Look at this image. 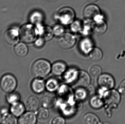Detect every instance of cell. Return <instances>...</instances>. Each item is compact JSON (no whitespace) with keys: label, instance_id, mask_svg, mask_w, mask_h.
<instances>
[{"label":"cell","instance_id":"d6986e66","mask_svg":"<svg viewBox=\"0 0 125 124\" xmlns=\"http://www.w3.org/2000/svg\"><path fill=\"white\" fill-rule=\"evenodd\" d=\"M10 110L14 116H19L22 115L24 112L25 107L22 103L18 102L12 104Z\"/></svg>","mask_w":125,"mask_h":124},{"label":"cell","instance_id":"f546056e","mask_svg":"<svg viewBox=\"0 0 125 124\" xmlns=\"http://www.w3.org/2000/svg\"><path fill=\"white\" fill-rule=\"evenodd\" d=\"M1 121L3 124H15L16 123V121L14 117L11 115L4 116Z\"/></svg>","mask_w":125,"mask_h":124},{"label":"cell","instance_id":"5bb4252c","mask_svg":"<svg viewBox=\"0 0 125 124\" xmlns=\"http://www.w3.org/2000/svg\"><path fill=\"white\" fill-rule=\"evenodd\" d=\"M45 84L43 80L36 79L32 81L31 88L35 93L40 94L44 91L45 89Z\"/></svg>","mask_w":125,"mask_h":124},{"label":"cell","instance_id":"cb8c5ba5","mask_svg":"<svg viewBox=\"0 0 125 124\" xmlns=\"http://www.w3.org/2000/svg\"><path fill=\"white\" fill-rule=\"evenodd\" d=\"M59 83L58 81L54 79H50L47 81L45 87L50 92H53L58 89Z\"/></svg>","mask_w":125,"mask_h":124},{"label":"cell","instance_id":"f1b7e54d","mask_svg":"<svg viewBox=\"0 0 125 124\" xmlns=\"http://www.w3.org/2000/svg\"><path fill=\"white\" fill-rule=\"evenodd\" d=\"M42 14L39 12H36L31 14L30 19L31 22L35 24L39 23L42 20Z\"/></svg>","mask_w":125,"mask_h":124},{"label":"cell","instance_id":"9c48e42d","mask_svg":"<svg viewBox=\"0 0 125 124\" xmlns=\"http://www.w3.org/2000/svg\"><path fill=\"white\" fill-rule=\"evenodd\" d=\"M104 99L108 105H116L120 102V97L117 91L112 90L105 93Z\"/></svg>","mask_w":125,"mask_h":124},{"label":"cell","instance_id":"d6a6232c","mask_svg":"<svg viewBox=\"0 0 125 124\" xmlns=\"http://www.w3.org/2000/svg\"><path fill=\"white\" fill-rule=\"evenodd\" d=\"M119 91L121 94L125 96V80L123 81L120 85Z\"/></svg>","mask_w":125,"mask_h":124},{"label":"cell","instance_id":"83f0119b","mask_svg":"<svg viewBox=\"0 0 125 124\" xmlns=\"http://www.w3.org/2000/svg\"><path fill=\"white\" fill-rule=\"evenodd\" d=\"M88 96L86 90L81 87L76 90L75 92V96L76 98L81 100L84 99Z\"/></svg>","mask_w":125,"mask_h":124},{"label":"cell","instance_id":"9a60e30c","mask_svg":"<svg viewBox=\"0 0 125 124\" xmlns=\"http://www.w3.org/2000/svg\"><path fill=\"white\" fill-rule=\"evenodd\" d=\"M107 28V25L103 19L95 21L93 27V29L95 33L98 35H101L105 33Z\"/></svg>","mask_w":125,"mask_h":124},{"label":"cell","instance_id":"d4e9b609","mask_svg":"<svg viewBox=\"0 0 125 124\" xmlns=\"http://www.w3.org/2000/svg\"><path fill=\"white\" fill-rule=\"evenodd\" d=\"M90 104L92 107L98 109L101 107L103 105V101L100 97L94 96L90 100Z\"/></svg>","mask_w":125,"mask_h":124},{"label":"cell","instance_id":"ac0fdd59","mask_svg":"<svg viewBox=\"0 0 125 124\" xmlns=\"http://www.w3.org/2000/svg\"><path fill=\"white\" fill-rule=\"evenodd\" d=\"M14 52L16 55L20 57H25L28 53V47L22 43H19L14 47Z\"/></svg>","mask_w":125,"mask_h":124},{"label":"cell","instance_id":"836d02e7","mask_svg":"<svg viewBox=\"0 0 125 124\" xmlns=\"http://www.w3.org/2000/svg\"><path fill=\"white\" fill-rule=\"evenodd\" d=\"M44 43V40L42 38L38 39L35 42V45L38 47H42Z\"/></svg>","mask_w":125,"mask_h":124},{"label":"cell","instance_id":"277c9868","mask_svg":"<svg viewBox=\"0 0 125 124\" xmlns=\"http://www.w3.org/2000/svg\"><path fill=\"white\" fill-rule=\"evenodd\" d=\"M83 15L86 19H94L95 20L103 19V17L100 15L99 7L96 5L91 4L85 7L83 11Z\"/></svg>","mask_w":125,"mask_h":124},{"label":"cell","instance_id":"7a4b0ae2","mask_svg":"<svg viewBox=\"0 0 125 124\" xmlns=\"http://www.w3.org/2000/svg\"><path fill=\"white\" fill-rule=\"evenodd\" d=\"M36 29L31 25H25L20 31V36L21 40L26 43H32L36 40Z\"/></svg>","mask_w":125,"mask_h":124},{"label":"cell","instance_id":"ba28073f","mask_svg":"<svg viewBox=\"0 0 125 124\" xmlns=\"http://www.w3.org/2000/svg\"><path fill=\"white\" fill-rule=\"evenodd\" d=\"M19 36L20 34L17 30L14 28H11L5 32L4 38L7 43L14 45L18 42Z\"/></svg>","mask_w":125,"mask_h":124},{"label":"cell","instance_id":"e575fe53","mask_svg":"<svg viewBox=\"0 0 125 124\" xmlns=\"http://www.w3.org/2000/svg\"><path fill=\"white\" fill-rule=\"evenodd\" d=\"M87 92L88 96H91L94 93V89L93 86H87L86 89Z\"/></svg>","mask_w":125,"mask_h":124},{"label":"cell","instance_id":"4dcf8cb0","mask_svg":"<svg viewBox=\"0 0 125 124\" xmlns=\"http://www.w3.org/2000/svg\"><path fill=\"white\" fill-rule=\"evenodd\" d=\"M64 28L61 25H56L54 28L53 32L56 35H61L64 32Z\"/></svg>","mask_w":125,"mask_h":124},{"label":"cell","instance_id":"5b68a950","mask_svg":"<svg viewBox=\"0 0 125 124\" xmlns=\"http://www.w3.org/2000/svg\"><path fill=\"white\" fill-rule=\"evenodd\" d=\"M98 84L99 86L104 90L111 89L115 86V80L111 75L104 74L99 76Z\"/></svg>","mask_w":125,"mask_h":124},{"label":"cell","instance_id":"8fae6325","mask_svg":"<svg viewBox=\"0 0 125 124\" xmlns=\"http://www.w3.org/2000/svg\"><path fill=\"white\" fill-rule=\"evenodd\" d=\"M56 101V98L53 93L51 92H46L42 97V105L45 108H51L55 105Z\"/></svg>","mask_w":125,"mask_h":124},{"label":"cell","instance_id":"1f68e13d","mask_svg":"<svg viewBox=\"0 0 125 124\" xmlns=\"http://www.w3.org/2000/svg\"><path fill=\"white\" fill-rule=\"evenodd\" d=\"M65 123L64 119L61 117H57L55 118L52 121L53 124H64Z\"/></svg>","mask_w":125,"mask_h":124},{"label":"cell","instance_id":"30bf717a","mask_svg":"<svg viewBox=\"0 0 125 124\" xmlns=\"http://www.w3.org/2000/svg\"><path fill=\"white\" fill-rule=\"evenodd\" d=\"M76 86L81 87H86L90 83V78L88 74L84 71H78L75 79Z\"/></svg>","mask_w":125,"mask_h":124},{"label":"cell","instance_id":"603a6c76","mask_svg":"<svg viewBox=\"0 0 125 124\" xmlns=\"http://www.w3.org/2000/svg\"><path fill=\"white\" fill-rule=\"evenodd\" d=\"M49 116V113L47 108H40L37 112V118L39 122H41L46 121Z\"/></svg>","mask_w":125,"mask_h":124},{"label":"cell","instance_id":"2e32d148","mask_svg":"<svg viewBox=\"0 0 125 124\" xmlns=\"http://www.w3.org/2000/svg\"><path fill=\"white\" fill-rule=\"evenodd\" d=\"M38 31L37 32L42 36V38L45 40H49L53 36V31L52 29L48 27H38Z\"/></svg>","mask_w":125,"mask_h":124},{"label":"cell","instance_id":"e0dca14e","mask_svg":"<svg viewBox=\"0 0 125 124\" xmlns=\"http://www.w3.org/2000/svg\"><path fill=\"white\" fill-rule=\"evenodd\" d=\"M66 66L64 63L57 62L55 63L51 67V71L53 75L59 76L62 75L66 70Z\"/></svg>","mask_w":125,"mask_h":124},{"label":"cell","instance_id":"4316f807","mask_svg":"<svg viewBox=\"0 0 125 124\" xmlns=\"http://www.w3.org/2000/svg\"><path fill=\"white\" fill-rule=\"evenodd\" d=\"M20 98V94L18 92H11L8 95L7 99L9 103L13 104L18 102Z\"/></svg>","mask_w":125,"mask_h":124},{"label":"cell","instance_id":"484cf974","mask_svg":"<svg viewBox=\"0 0 125 124\" xmlns=\"http://www.w3.org/2000/svg\"><path fill=\"white\" fill-rule=\"evenodd\" d=\"M101 73V68L98 66H93L91 67L89 70L90 75L93 78H98Z\"/></svg>","mask_w":125,"mask_h":124},{"label":"cell","instance_id":"4fadbf2b","mask_svg":"<svg viewBox=\"0 0 125 124\" xmlns=\"http://www.w3.org/2000/svg\"><path fill=\"white\" fill-rule=\"evenodd\" d=\"M39 106V101L38 98L34 96L29 97L26 101V108L29 111H35L38 109Z\"/></svg>","mask_w":125,"mask_h":124},{"label":"cell","instance_id":"6da1fadb","mask_svg":"<svg viewBox=\"0 0 125 124\" xmlns=\"http://www.w3.org/2000/svg\"><path fill=\"white\" fill-rule=\"evenodd\" d=\"M51 69L50 64L48 61L40 59L34 63L31 66V71L33 76L43 78L49 74Z\"/></svg>","mask_w":125,"mask_h":124},{"label":"cell","instance_id":"ffe728a7","mask_svg":"<svg viewBox=\"0 0 125 124\" xmlns=\"http://www.w3.org/2000/svg\"><path fill=\"white\" fill-rule=\"evenodd\" d=\"M93 43L88 39H85L82 41L80 43V48L83 53L88 54L93 49Z\"/></svg>","mask_w":125,"mask_h":124},{"label":"cell","instance_id":"3957f363","mask_svg":"<svg viewBox=\"0 0 125 124\" xmlns=\"http://www.w3.org/2000/svg\"><path fill=\"white\" fill-rule=\"evenodd\" d=\"M17 82L15 78L11 74H7L2 76L0 81L2 90L6 93L12 92L16 88Z\"/></svg>","mask_w":125,"mask_h":124},{"label":"cell","instance_id":"52a82bcc","mask_svg":"<svg viewBox=\"0 0 125 124\" xmlns=\"http://www.w3.org/2000/svg\"><path fill=\"white\" fill-rule=\"evenodd\" d=\"M74 12L70 8H64L61 9L58 13V17L61 22L63 24H69L73 20Z\"/></svg>","mask_w":125,"mask_h":124},{"label":"cell","instance_id":"8992f818","mask_svg":"<svg viewBox=\"0 0 125 124\" xmlns=\"http://www.w3.org/2000/svg\"><path fill=\"white\" fill-rule=\"evenodd\" d=\"M75 36L69 33L62 35L58 39V45L62 49H69L73 46L75 43Z\"/></svg>","mask_w":125,"mask_h":124},{"label":"cell","instance_id":"7c38bea8","mask_svg":"<svg viewBox=\"0 0 125 124\" xmlns=\"http://www.w3.org/2000/svg\"><path fill=\"white\" fill-rule=\"evenodd\" d=\"M36 122V117L32 112H27L21 116L18 120L21 124H34Z\"/></svg>","mask_w":125,"mask_h":124},{"label":"cell","instance_id":"7402d4cb","mask_svg":"<svg viewBox=\"0 0 125 124\" xmlns=\"http://www.w3.org/2000/svg\"><path fill=\"white\" fill-rule=\"evenodd\" d=\"M84 123L86 124H99V120L97 116L93 114H87L84 116Z\"/></svg>","mask_w":125,"mask_h":124},{"label":"cell","instance_id":"44dd1931","mask_svg":"<svg viewBox=\"0 0 125 124\" xmlns=\"http://www.w3.org/2000/svg\"><path fill=\"white\" fill-rule=\"evenodd\" d=\"M103 57L102 51L97 48L93 49L90 52L89 57L92 61L97 62L100 61Z\"/></svg>","mask_w":125,"mask_h":124},{"label":"cell","instance_id":"d590c367","mask_svg":"<svg viewBox=\"0 0 125 124\" xmlns=\"http://www.w3.org/2000/svg\"><path fill=\"white\" fill-rule=\"evenodd\" d=\"M87 1L89 2H94L97 1V0H86Z\"/></svg>","mask_w":125,"mask_h":124}]
</instances>
